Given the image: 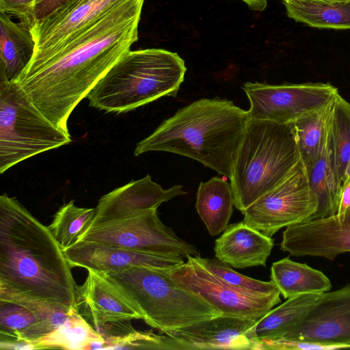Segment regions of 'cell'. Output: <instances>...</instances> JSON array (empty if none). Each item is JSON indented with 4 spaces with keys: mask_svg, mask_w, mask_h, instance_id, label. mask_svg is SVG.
I'll return each mask as SVG.
<instances>
[{
    "mask_svg": "<svg viewBox=\"0 0 350 350\" xmlns=\"http://www.w3.org/2000/svg\"><path fill=\"white\" fill-rule=\"evenodd\" d=\"M144 0H124L49 54L31 60L16 83L53 123L68 119L107 71L138 40Z\"/></svg>",
    "mask_w": 350,
    "mask_h": 350,
    "instance_id": "6da1fadb",
    "label": "cell"
},
{
    "mask_svg": "<svg viewBox=\"0 0 350 350\" xmlns=\"http://www.w3.org/2000/svg\"><path fill=\"white\" fill-rule=\"evenodd\" d=\"M71 267L48 226L16 198L0 197V301L71 310Z\"/></svg>",
    "mask_w": 350,
    "mask_h": 350,
    "instance_id": "7a4b0ae2",
    "label": "cell"
},
{
    "mask_svg": "<svg viewBox=\"0 0 350 350\" xmlns=\"http://www.w3.org/2000/svg\"><path fill=\"white\" fill-rule=\"evenodd\" d=\"M248 121L247 111L230 100L200 99L179 109L139 142L134 155L170 152L195 159L230 179Z\"/></svg>",
    "mask_w": 350,
    "mask_h": 350,
    "instance_id": "3957f363",
    "label": "cell"
},
{
    "mask_svg": "<svg viewBox=\"0 0 350 350\" xmlns=\"http://www.w3.org/2000/svg\"><path fill=\"white\" fill-rule=\"evenodd\" d=\"M187 68L176 53L161 49L129 51L90 90V106L122 113L163 96L176 97Z\"/></svg>",
    "mask_w": 350,
    "mask_h": 350,
    "instance_id": "277c9868",
    "label": "cell"
},
{
    "mask_svg": "<svg viewBox=\"0 0 350 350\" xmlns=\"http://www.w3.org/2000/svg\"><path fill=\"white\" fill-rule=\"evenodd\" d=\"M299 160L292 124L249 120L230 178L235 208L243 212Z\"/></svg>",
    "mask_w": 350,
    "mask_h": 350,
    "instance_id": "5b68a950",
    "label": "cell"
},
{
    "mask_svg": "<svg viewBox=\"0 0 350 350\" xmlns=\"http://www.w3.org/2000/svg\"><path fill=\"white\" fill-rule=\"evenodd\" d=\"M100 273L146 324L163 333L222 315L202 297L177 284L165 269L131 267Z\"/></svg>",
    "mask_w": 350,
    "mask_h": 350,
    "instance_id": "8992f818",
    "label": "cell"
},
{
    "mask_svg": "<svg viewBox=\"0 0 350 350\" xmlns=\"http://www.w3.org/2000/svg\"><path fill=\"white\" fill-rule=\"evenodd\" d=\"M68 130L49 120L15 83L0 82V173L29 157L70 144Z\"/></svg>",
    "mask_w": 350,
    "mask_h": 350,
    "instance_id": "52a82bcc",
    "label": "cell"
},
{
    "mask_svg": "<svg viewBox=\"0 0 350 350\" xmlns=\"http://www.w3.org/2000/svg\"><path fill=\"white\" fill-rule=\"evenodd\" d=\"M318 204L307 172L299 160L278 185L242 212L243 221L272 237L284 227L310 221Z\"/></svg>",
    "mask_w": 350,
    "mask_h": 350,
    "instance_id": "ba28073f",
    "label": "cell"
},
{
    "mask_svg": "<svg viewBox=\"0 0 350 350\" xmlns=\"http://www.w3.org/2000/svg\"><path fill=\"white\" fill-rule=\"evenodd\" d=\"M78 241H94L148 254L187 258L200 256L196 246L181 239L162 223L157 208L88 228Z\"/></svg>",
    "mask_w": 350,
    "mask_h": 350,
    "instance_id": "9c48e42d",
    "label": "cell"
},
{
    "mask_svg": "<svg viewBox=\"0 0 350 350\" xmlns=\"http://www.w3.org/2000/svg\"><path fill=\"white\" fill-rule=\"evenodd\" d=\"M243 90L250 101L249 120L291 124L333 102L340 94L329 83L269 85L247 82Z\"/></svg>",
    "mask_w": 350,
    "mask_h": 350,
    "instance_id": "30bf717a",
    "label": "cell"
},
{
    "mask_svg": "<svg viewBox=\"0 0 350 350\" xmlns=\"http://www.w3.org/2000/svg\"><path fill=\"white\" fill-rule=\"evenodd\" d=\"M187 261L167 274L180 286L202 297L223 315L258 320L281 301L280 293L256 294L234 288L208 271L197 259Z\"/></svg>",
    "mask_w": 350,
    "mask_h": 350,
    "instance_id": "8fae6325",
    "label": "cell"
},
{
    "mask_svg": "<svg viewBox=\"0 0 350 350\" xmlns=\"http://www.w3.org/2000/svg\"><path fill=\"white\" fill-rule=\"evenodd\" d=\"M282 339L350 348V283L323 293Z\"/></svg>",
    "mask_w": 350,
    "mask_h": 350,
    "instance_id": "7c38bea8",
    "label": "cell"
},
{
    "mask_svg": "<svg viewBox=\"0 0 350 350\" xmlns=\"http://www.w3.org/2000/svg\"><path fill=\"white\" fill-rule=\"evenodd\" d=\"M280 250L293 256H317L334 260L350 252V206L334 215L286 227Z\"/></svg>",
    "mask_w": 350,
    "mask_h": 350,
    "instance_id": "4fadbf2b",
    "label": "cell"
},
{
    "mask_svg": "<svg viewBox=\"0 0 350 350\" xmlns=\"http://www.w3.org/2000/svg\"><path fill=\"white\" fill-rule=\"evenodd\" d=\"M124 0H67L30 27L36 42L31 60L49 54Z\"/></svg>",
    "mask_w": 350,
    "mask_h": 350,
    "instance_id": "5bb4252c",
    "label": "cell"
},
{
    "mask_svg": "<svg viewBox=\"0 0 350 350\" xmlns=\"http://www.w3.org/2000/svg\"><path fill=\"white\" fill-rule=\"evenodd\" d=\"M256 322L222 314L164 334L181 342L186 350H258L260 340L254 327Z\"/></svg>",
    "mask_w": 350,
    "mask_h": 350,
    "instance_id": "9a60e30c",
    "label": "cell"
},
{
    "mask_svg": "<svg viewBox=\"0 0 350 350\" xmlns=\"http://www.w3.org/2000/svg\"><path fill=\"white\" fill-rule=\"evenodd\" d=\"M70 266L99 273L146 267L171 269L185 262L183 257L148 254L94 241H78L62 250Z\"/></svg>",
    "mask_w": 350,
    "mask_h": 350,
    "instance_id": "2e32d148",
    "label": "cell"
},
{
    "mask_svg": "<svg viewBox=\"0 0 350 350\" xmlns=\"http://www.w3.org/2000/svg\"><path fill=\"white\" fill-rule=\"evenodd\" d=\"M183 187L174 185L163 189L148 174L133 180L103 196L98 200L96 214L89 228L108 222L122 219L151 208H157L163 202L185 195Z\"/></svg>",
    "mask_w": 350,
    "mask_h": 350,
    "instance_id": "e0dca14e",
    "label": "cell"
},
{
    "mask_svg": "<svg viewBox=\"0 0 350 350\" xmlns=\"http://www.w3.org/2000/svg\"><path fill=\"white\" fill-rule=\"evenodd\" d=\"M76 311L92 327L107 322L142 319L129 300L101 273L88 269L83 284L76 285Z\"/></svg>",
    "mask_w": 350,
    "mask_h": 350,
    "instance_id": "ac0fdd59",
    "label": "cell"
},
{
    "mask_svg": "<svg viewBox=\"0 0 350 350\" xmlns=\"http://www.w3.org/2000/svg\"><path fill=\"white\" fill-rule=\"evenodd\" d=\"M273 247V239L243 221L228 226L215 241V256L238 269L266 266Z\"/></svg>",
    "mask_w": 350,
    "mask_h": 350,
    "instance_id": "d6986e66",
    "label": "cell"
},
{
    "mask_svg": "<svg viewBox=\"0 0 350 350\" xmlns=\"http://www.w3.org/2000/svg\"><path fill=\"white\" fill-rule=\"evenodd\" d=\"M36 42L25 23L0 12V82L16 83L31 62Z\"/></svg>",
    "mask_w": 350,
    "mask_h": 350,
    "instance_id": "ffe728a7",
    "label": "cell"
},
{
    "mask_svg": "<svg viewBox=\"0 0 350 350\" xmlns=\"http://www.w3.org/2000/svg\"><path fill=\"white\" fill-rule=\"evenodd\" d=\"M196 208L211 236L224 232L233 213L234 201L230 183L226 177L215 176L201 182Z\"/></svg>",
    "mask_w": 350,
    "mask_h": 350,
    "instance_id": "44dd1931",
    "label": "cell"
},
{
    "mask_svg": "<svg viewBox=\"0 0 350 350\" xmlns=\"http://www.w3.org/2000/svg\"><path fill=\"white\" fill-rule=\"evenodd\" d=\"M271 278L285 299L304 294H323L332 288L329 279L323 272L288 257L272 264Z\"/></svg>",
    "mask_w": 350,
    "mask_h": 350,
    "instance_id": "7402d4cb",
    "label": "cell"
},
{
    "mask_svg": "<svg viewBox=\"0 0 350 350\" xmlns=\"http://www.w3.org/2000/svg\"><path fill=\"white\" fill-rule=\"evenodd\" d=\"M335 100L291 123L300 160L308 175L320 157L327 143Z\"/></svg>",
    "mask_w": 350,
    "mask_h": 350,
    "instance_id": "603a6c76",
    "label": "cell"
},
{
    "mask_svg": "<svg viewBox=\"0 0 350 350\" xmlns=\"http://www.w3.org/2000/svg\"><path fill=\"white\" fill-rule=\"evenodd\" d=\"M283 1L288 16L297 21L318 28L350 29V0Z\"/></svg>",
    "mask_w": 350,
    "mask_h": 350,
    "instance_id": "cb8c5ba5",
    "label": "cell"
},
{
    "mask_svg": "<svg viewBox=\"0 0 350 350\" xmlns=\"http://www.w3.org/2000/svg\"><path fill=\"white\" fill-rule=\"evenodd\" d=\"M322 294H304L287 299L256 321L254 333L258 340L284 338L301 319Z\"/></svg>",
    "mask_w": 350,
    "mask_h": 350,
    "instance_id": "d4e9b609",
    "label": "cell"
},
{
    "mask_svg": "<svg viewBox=\"0 0 350 350\" xmlns=\"http://www.w3.org/2000/svg\"><path fill=\"white\" fill-rule=\"evenodd\" d=\"M329 148L336 184L341 191L350 182V103L340 94L329 124Z\"/></svg>",
    "mask_w": 350,
    "mask_h": 350,
    "instance_id": "484cf974",
    "label": "cell"
},
{
    "mask_svg": "<svg viewBox=\"0 0 350 350\" xmlns=\"http://www.w3.org/2000/svg\"><path fill=\"white\" fill-rule=\"evenodd\" d=\"M310 187L318 200V208L310 220L319 219L337 213L340 191L332 167L329 136L325 146L308 174Z\"/></svg>",
    "mask_w": 350,
    "mask_h": 350,
    "instance_id": "4316f807",
    "label": "cell"
},
{
    "mask_svg": "<svg viewBox=\"0 0 350 350\" xmlns=\"http://www.w3.org/2000/svg\"><path fill=\"white\" fill-rule=\"evenodd\" d=\"M104 340L74 308L68 319L58 328L32 342L35 349H89L97 340Z\"/></svg>",
    "mask_w": 350,
    "mask_h": 350,
    "instance_id": "83f0119b",
    "label": "cell"
},
{
    "mask_svg": "<svg viewBox=\"0 0 350 350\" xmlns=\"http://www.w3.org/2000/svg\"><path fill=\"white\" fill-rule=\"evenodd\" d=\"M95 214L96 208L78 207L74 200L59 207L48 228L62 250L79 240L91 226Z\"/></svg>",
    "mask_w": 350,
    "mask_h": 350,
    "instance_id": "f1b7e54d",
    "label": "cell"
},
{
    "mask_svg": "<svg viewBox=\"0 0 350 350\" xmlns=\"http://www.w3.org/2000/svg\"><path fill=\"white\" fill-rule=\"evenodd\" d=\"M196 258L208 271L234 288L256 294L270 295L280 292L272 280L264 282L241 274L216 258H206L200 256Z\"/></svg>",
    "mask_w": 350,
    "mask_h": 350,
    "instance_id": "f546056e",
    "label": "cell"
},
{
    "mask_svg": "<svg viewBox=\"0 0 350 350\" xmlns=\"http://www.w3.org/2000/svg\"><path fill=\"white\" fill-rule=\"evenodd\" d=\"M186 350L179 341L167 335L156 334L152 330H134L118 340L111 349Z\"/></svg>",
    "mask_w": 350,
    "mask_h": 350,
    "instance_id": "4dcf8cb0",
    "label": "cell"
},
{
    "mask_svg": "<svg viewBox=\"0 0 350 350\" xmlns=\"http://www.w3.org/2000/svg\"><path fill=\"white\" fill-rule=\"evenodd\" d=\"M36 0H0V12L16 17L19 21L31 26L34 21Z\"/></svg>",
    "mask_w": 350,
    "mask_h": 350,
    "instance_id": "1f68e13d",
    "label": "cell"
},
{
    "mask_svg": "<svg viewBox=\"0 0 350 350\" xmlns=\"http://www.w3.org/2000/svg\"><path fill=\"white\" fill-rule=\"evenodd\" d=\"M319 350L334 349L321 344L286 339L263 340L259 343L258 350Z\"/></svg>",
    "mask_w": 350,
    "mask_h": 350,
    "instance_id": "d6a6232c",
    "label": "cell"
},
{
    "mask_svg": "<svg viewBox=\"0 0 350 350\" xmlns=\"http://www.w3.org/2000/svg\"><path fill=\"white\" fill-rule=\"evenodd\" d=\"M66 1L67 0H36L33 10L34 21L46 17Z\"/></svg>",
    "mask_w": 350,
    "mask_h": 350,
    "instance_id": "836d02e7",
    "label": "cell"
},
{
    "mask_svg": "<svg viewBox=\"0 0 350 350\" xmlns=\"http://www.w3.org/2000/svg\"><path fill=\"white\" fill-rule=\"evenodd\" d=\"M350 206V182L342 189L336 215H342Z\"/></svg>",
    "mask_w": 350,
    "mask_h": 350,
    "instance_id": "e575fe53",
    "label": "cell"
},
{
    "mask_svg": "<svg viewBox=\"0 0 350 350\" xmlns=\"http://www.w3.org/2000/svg\"><path fill=\"white\" fill-rule=\"evenodd\" d=\"M252 10L262 11L267 7V0H242Z\"/></svg>",
    "mask_w": 350,
    "mask_h": 350,
    "instance_id": "d590c367",
    "label": "cell"
},
{
    "mask_svg": "<svg viewBox=\"0 0 350 350\" xmlns=\"http://www.w3.org/2000/svg\"><path fill=\"white\" fill-rule=\"evenodd\" d=\"M283 1H288V0H283ZM312 1H325V2H333V1H344V0H312Z\"/></svg>",
    "mask_w": 350,
    "mask_h": 350,
    "instance_id": "8d00e7d4",
    "label": "cell"
}]
</instances>
